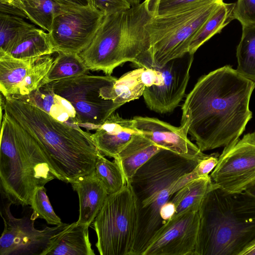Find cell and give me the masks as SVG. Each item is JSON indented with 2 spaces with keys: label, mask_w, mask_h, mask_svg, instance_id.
<instances>
[{
  "label": "cell",
  "mask_w": 255,
  "mask_h": 255,
  "mask_svg": "<svg viewBox=\"0 0 255 255\" xmlns=\"http://www.w3.org/2000/svg\"><path fill=\"white\" fill-rule=\"evenodd\" d=\"M255 88V82L230 65L202 76L182 105L181 126L203 152L230 145L252 118Z\"/></svg>",
  "instance_id": "1"
},
{
  "label": "cell",
  "mask_w": 255,
  "mask_h": 255,
  "mask_svg": "<svg viewBox=\"0 0 255 255\" xmlns=\"http://www.w3.org/2000/svg\"><path fill=\"white\" fill-rule=\"evenodd\" d=\"M3 110L38 142L56 179L70 183L95 170L102 153L90 132L12 96L5 98Z\"/></svg>",
  "instance_id": "2"
},
{
  "label": "cell",
  "mask_w": 255,
  "mask_h": 255,
  "mask_svg": "<svg viewBox=\"0 0 255 255\" xmlns=\"http://www.w3.org/2000/svg\"><path fill=\"white\" fill-rule=\"evenodd\" d=\"M201 160L163 148L127 182L133 191L138 210L137 230L131 255H142L163 227L161 210L177 191L194 179L192 171Z\"/></svg>",
  "instance_id": "3"
},
{
  "label": "cell",
  "mask_w": 255,
  "mask_h": 255,
  "mask_svg": "<svg viewBox=\"0 0 255 255\" xmlns=\"http://www.w3.org/2000/svg\"><path fill=\"white\" fill-rule=\"evenodd\" d=\"M195 255H242L255 238V197L215 187L199 210Z\"/></svg>",
  "instance_id": "4"
},
{
  "label": "cell",
  "mask_w": 255,
  "mask_h": 255,
  "mask_svg": "<svg viewBox=\"0 0 255 255\" xmlns=\"http://www.w3.org/2000/svg\"><path fill=\"white\" fill-rule=\"evenodd\" d=\"M54 178L38 142L14 119L4 114L0 145L2 197L12 204L30 205L34 190Z\"/></svg>",
  "instance_id": "5"
},
{
  "label": "cell",
  "mask_w": 255,
  "mask_h": 255,
  "mask_svg": "<svg viewBox=\"0 0 255 255\" xmlns=\"http://www.w3.org/2000/svg\"><path fill=\"white\" fill-rule=\"evenodd\" d=\"M223 0L202 2L171 14L153 16L146 24L150 44L151 63L162 66L188 53L191 42L199 29Z\"/></svg>",
  "instance_id": "6"
},
{
  "label": "cell",
  "mask_w": 255,
  "mask_h": 255,
  "mask_svg": "<svg viewBox=\"0 0 255 255\" xmlns=\"http://www.w3.org/2000/svg\"><path fill=\"white\" fill-rule=\"evenodd\" d=\"M101 255H131L138 226L136 199L129 183L108 196L93 222Z\"/></svg>",
  "instance_id": "7"
},
{
  "label": "cell",
  "mask_w": 255,
  "mask_h": 255,
  "mask_svg": "<svg viewBox=\"0 0 255 255\" xmlns=\"http://www.w3.org/2000/svg\"><path fill=\"white\" fill-rule=\"evenodd\" d=\"M117 80L111 75L84 74L45 85L71 104L78 126L96 130L122 106L108 100L105 95L106 87Z\"/></svg>",
  "instance_id": "8"
},
{
  "label": "cell",
  "mask_w": 255,
  "mask_h": 255,
  "mask_svg": "<svg viewBox=\"0 0 255 255\" xmlns=\"http://www.w3.org/2000/svg\"><path fill=\"white\" fill-rule=\"evenodd\" d=\"M125 27V11L105 15L91 43L79 53L89 70L111 75L121 64L134 63L135 58L126 42Z\"/></svg>",
  "instance_id": "9"
},
{
  "label": "cell",
  "mask_w": 255,
  "mask_h": 255,
  "mask_svg": "<svg viewBox=\"0 0 255 255\" xmlns=\"http://www.w3.org/2000/svg\"><path fill=\"white\" fill-rule=\"evenodd\" d=\"M210 176L228 193L244 192L255 183V130L224 147Z\"/></svg>",
  "instance_id": "10"
},
{
  "label": "cell",
  "mask_w": 255,
  "mask_h": 255,
  "mask_svg": "<svg viewBox=\"0 0 255 255\" xmlns=\"http://www.w3.org/2000/svg\"><path fill=\"white\" fill-rule=\"evenodd\" d=\"M147 51L143 52L133 64L138 68L146 65L154 66L162 73L163 80L159 85L145 88L143 94L145 103L150 110L155 112H171L185 96L194 54L187 53L170 60L162 66H158L150 62Z\"/></svg>",
  "instance_id": "11"
},
{
  "label": "cell",
  "mask_w": 255,
  "mask_h": 255,
  "mask_svg": "<svg viewBox=\"0 0 255 255\" xmlns=\"http://www.w3.org/2000/svg\"><path fill=\"white\" fill-rule=\"evenodd\" d=\"M104 16L89 3L56 16L48 32L54 52L83 51L92 41Z\"/></svg>",
  "instance_id": "12"
},
{
  "label": "cell",
  "mask_w": 255,
  "mask_h": 255,
  "mask_svg": "<svg viewBox=\"0 0 255 255\" xmlns=\"http://www.w3.org/2000/svg\"><path fill=\"white\" fill-rule=\"evenodd\" d=\"M10 202L1 212L4 230L0 238V255H42L48 247L51 238L69 224L62 223L42 230L36 229L32 214L30 218H15L10 211Z\"/></svg>",
  "instance_id": "13"
},
{
  "label": "cell",
  "mask_w": 255,
  "mask_h": 255,
  "mask_svg": "<svg viewBox=\"0 0 255 255\" xmlns=\"http://www.w3.org/2000/svg\"><path fill=\"white\" fill-rule=\"evenodd\" d=\"M199 223L198 211L175 216L154 236L142 255H195Z\"/></svg>",
  "instance_id": "14"
},
{
  "label": "cell",
  "mask_w": 255,
  "mask_h": 255,
  "mask_svg": "<svg viewBox=\"0 0 255 255\" xmlns=\"http://www.w3.org/2000/svg\"><path fill=\"white\" fill-rule=\"evenodd\" d=\"M136 128L157 145L183 156L202 159L207 157L196 144L188 138L186 128L174 127L154 118L133 117Z\"/></svg>",
  "instance_id": "15"
},
{
  "label": "cell",
  "mask_w": 255,
  "mask_h": 255,
  "mask_svg": "<svg viewBox=\"0 0 255 255\" xmlns=\"http://www.w3.org/2000/svg\"><path fill=\"white\" fill-rule=\"evenodd\" d=\"M139 132L133 119H124L114 113L92 134V137L103 155L116 159L132 137Z\"/></svg>",
  "instance_id": "16"
},
{
  "label": "cell",
  "mask_w": 255,
  "mask_h": 255,
  "mask_svg": "<svg viewBox=\"0 0 255 255\" xmlns=\"http://www.w3.org/2000/svg\"><path fill=\"white\" fill-rule=\"evenodd\" d=\"M162 73L153 66L139 67L129 71L108 88V98L123 105L143 96L145 88L160 85Z\"/></svg>",
  "instance_id": "17"
},
{
  "label": "cell",
  "mask_w": 255,
  "mask_h": 255,
  "mask_svg": "<svg viewBox=\"0 0 255 255\" xmlns=\"http://www.w3.org/2000/svg\"><path fill=\"white\" fill-rule=\"evenodd\" d=\"M73 189L78 194L79 215L77 222L90 226L102 209L108 195L95 170L72 181Z\"/></svg>",
  "instance_id": "18"
},
{
  "label": "cell",
  "mask_w": 255,
  "mask_h": 255,
  "mask_svg": "<svg viewBox=\"0 0 255 255\" xmlns=\"http://www.w3.org/2000/svg\"><path fill=\"white\" fill-rule=\"evenodd\" d=\"M88 4V0H13L31 22L49 32L54 18L69 9Z\"/></svg>",
  "instance_id": "19"
},
{
  "label": "cell",
  "mask_w": 255,
  "mask_h": 255,
  "mask_svg": "<svg viewBox=\"0 0 255 255\" xmlns=\"http://www.w3.org/2000/svg\"><path fill=\"white\" fill-rule=\"evenodd\" d=\"M89 225L77 222L53 236L42 255H95L89 237Z\"/></svg>",
  "instance_id": "20"
},
{
  "label": "cell",
  "mask_w": 255,
  "mask_h": 255,
  "mask_svg": "<svg viewBox=\"0 0 255 255\" xmlns=\"http://www.w3.org/2000/svg\"><path fill=\"white\" fill-rule=\"evenodd\" d=\"M140 132L135 134L115 159L128 182L136 171L163 149Z\"/></svg>",
  "instance_id": "21"
},
{
  "label": "cell",
  "mask_w": 255,
  "mask_h": 255,
  "mask_svg": "<svg viewBox=\"0 0 255 255\" xmlns=\"http://www.w3.org/2000/svg\"><path fill=\"white\" fill-rule=\"evenodd\" d=\"M53 53L49 33L34 26L20 34L4 54L15 58L27 59L51 55Z\"/></svg>",
  "instance_id": "22"
},
{
  "label": "cell",
  "mask_w": 255,
  "mask_h": 255,
  "mask_svg": "<svg viewBox=\"0 0 255 255\" xmlns=\"http://www.w3.org/2000/svg\"><path fill=\"white\" fill-rule=\"evenodd\" d=\"M39 58L21 59L0 54V90L4 97L18 94L21 83Z\"/></svg>",
  "instance_id": "23"
},
{
  "label": "cell",
  "mask_w": 255,
  "mask_h": 255,
  "mask_svg": "<svg viewBox=\"0 0 255 255\" xmlns=\"http://www.w3.org/2000/svg\"><path fill=\"white\" fill-rule=\"evenodd\" d=\"M215 187L210 175L188 182L177 191L171 200L175 207L174 216L189 211H199L207 193Z\"/></svg>",
  "instance_id": "24"
},
{
  "label": "cell",
  "mask_w": 255,
  "mask_h": 255,
  "mask_svg": "<svg viewBox=\"0 0 255 255\" xmlns=\"http://www.w3.org/2000/svg\"><path fill=\"white\" fill-rule=\"evenodd\" d=\"M235 3L222 2L206 20L193 38L188 53L194 54L197 49L233 19Z\"/></svg>",
  "instance_id": "25"
},
{
  "label": "cell",
  "mask_w": 255,
  "mask_h": 255,
  "mask_svg": "<svg viewBox=\"0 0 255 255\" xmlns=\"http://www.w3.org/2000/svg\"><path fill=\"white\" fill-rule=\"evenodd\" d=\"M89 70L79 54L58 52L38 88L51 82L86 74Z\"/></svg>",
  "instance_id": "26"
},
{
  "label": "cell",
  "mask_w": 255,
  "mask_h": 255,
  "mask_svg": "<svg viewBox=\"0 0 255 255\" xmlns=\"http://www.w3.org/2000/svg\"><path fill=\"white\" fill-rule=\"evenodd\" d=\"M236 70L255 82V23L242 25L240 41L236 50Z\"/></svg>",
  "instance_id": "27"
},
{
  "label": "cell",
  "mask_w": 255,
  "mask_h": 255,
  "mask_svg": "<svg viewBox=\"0 0 255 255\" xmlns=\"http://www.w3.org/2000/svg\"><path fill=\"white\" fill-rule=\"evenodd\" d=\"M95 172L108 195L118 192L127 184L125 175L118 162L115 159L110 161L102 154L97 159Z\"/></svg>",
  "instance_id": "28"
},
{
  "label": "cell",
  "mask_w": 255,
  "mask_h": 255,
  "mask_svg": "<svg viewBox=\"0 0 255 255\" xmlns=\"http://www.w3.org/2000/svg\"><path fill=\"white\" fill-rule=\"evenodd\" d=\"M34 26L20 16L0 12V54L6 53L20 34Z\"/></svg>",
  "instance_id": "29"
},
{
  "label": "cell",
  "mask_w": 255,
  "mask_h": 255,
  "mask_svg": "<svg viewBox=\"0 0 255 255\" xmlns=\"http://www.w3.org/2000/svg\"><path fill=\"white\" fill-rule=\"evenodd\" d=\"M53 61L51 55L39 57L29 69L19 86L18 94L15 96L28 95L38 88L50 69Z\"/></svg>",
  "instance_id": "30"
},
{
  "label": "cell",
  "mask_w": 255,
  "mask_h": 255,
  "mask_svg": "<svg viewBox=\"0 0 255 255\" xmlns=\"http://www.w3.org/2000/svg\"><path fill=\"white\" fill-rule=\"evenodd\" d=\"M30 205L33 211L32 214L36 218L44 219L48 224L55 226L62 223L51 205L44 186L38 187L34 190Z\"/></svg>",
  "instance_id": "31"
},
{
  "label": "cell",
  "mask_w": 255,
  "mask_h": 255,
  "mask_svg": "<svg viewBox=\"0 0 255 255\" xmlns=\"http://www.w3.org/2000/svg\"><path fill=\"white\" fill-rule=\"evenodd\" d=\"M212 0H144L146 8L153 16L176 13L198 3Z\"/></svg>",
  "instance_id": "32"
},
{
  "label": "cell",
  "mask_w": 255,
  "mask_h": 255,
  "mask_svg": "<svg viewBox=\"0 0 255 255\" xmlns=\"http://www.w3.org/2000/svg\"><path fill=\"white\" fill-rule=\"evenodd\" d=\"M233 17L242 25L255 23V0H237Z\"/></svg>",
  "instance_id": "33"
},
{
  "label": "cell",
  "mask_w": 255,
  "mask_h": 255,
  "mask_svg": "<svg viewBox=\"0 0 255 255\" xmlns=\"http://www.w3.org/2000/svg\"><path fill=\"white\" fill-rule=\"evenodd\" d=\"M88 3L105 15L124 11L131 7L128 0H88Z\"/></svg>",
  "instance_id": "34"
},
{
  "label": "cell",
  "mask_w": 255,
  "mask_h": 255,
  "mask_svg": "<svg viewBox=\"0 0 255 255\" xmlns=\"http://www.w3.org/2000/svg\"><path fill=\"white\" fill-rule=\"evenodd\" d=\"M219 156L218 153H214L200 160L192 171L196 178L209 175L217 165Z\"/></svg>",
  "instance_id": "35"
},
{
  "label": "cell",
  "mask_w": 255,
  "mask_h": 255,
  "mask_svg": "<svg viewBox=\"0 0 255 255\" xmlns=\"http://www.w3.org/2000/svg\"><path fill=\"white\" fill-rule=\"evenodd\" d=\"M0 12L25 17L23 12L16 6L0 3Z\"/></svg>",
  "instance_id": "36"
},
{
  "label": "cell",
  "mask_w": 255,
  "mask_h": 255,
  "mask_svg": "<svg viewBox=\"0 0 255 255\" xmlns=\"http://www.w3.org/2000/svg\"><path fill=\"white\" fill-rule=\"evenodd\" d=\"M242 255H255V238L244 250Z\"/></svg>",
  "instance_id": "37"
},
{
  "label": "cell",
  "mask_w": 255,
  "mask_h": 255,
  "mask_svg": "<svg viewBox=\"0 0 255 255\" xmlns=\"http://www.w3.org/2000/svg\"><path fill=\"white\" fill-rule=\"evenodd\" d=\"M245 191L252 196L255 197V183L249 187Z\"/></svg>",
  "instance_id": "38"
},
{
  "label": "cell",
  "mask_w": 255,
  "mask_h": 255,
  "mask_svg": "<svg viewBox=\"0 0 255 255\" xmlns=\"http://www.w3.org/2000/svg\"><path fill=\"white\" fill-rule=\"evenodd\" d=\"M131 6H134L139 4L141 2V0H128Z\"/></svg>",
  "instance_id": "39"
},
{
  "label": "cell",
  "mask_w": 255,
  "mask_h": 255,
  "mask_svg": "<svg viewBox=\"0 0 255 255\" xmlns=\"http://www.w3.org/2000/svg\"><path fill=\"white\" fill-rule=\"evenodd\" d=\"M13 0H0V3L10 5H13Z\"/></svg>",
  "instance_id": "40"
}]
</instances>
